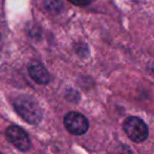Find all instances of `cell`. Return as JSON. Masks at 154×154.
<instances>
[{"label":"cell","instance_id":"1","mask_svg":"<svg viewBox=\"0 0 154 154\" xmlns=\"http://www.w3.org/2000/svg\"><path fill=\"white\" fill-rule=\"evenodd\" d=\"M17 113L29 124H38L42 119V111L36 101L26 95L18 97L14 102Z\"/></svg>","mask_w":154,"mask_h":154},{"label":"cell","instance_id":"2","mask_svg":"<svg viewBox=\"0 0 154 154\" xmlns=\"http://www.w3.org/2000/svg\"><path fill=\"white\" fill-rule=\"evenodd\" d=\"M123 129L128 137L134 143L144 142L149 134L147 124L136 116H129L126 119L123 124Z\"/></svg>","mask_w":154,"mask_h":154},{"label":"cell","instance_id":"3","mask_svg":"<svg viewBox=\"0 0 154 154\" xmlns=\"http://www.w3.org/2000/svg\"><path fill=\"white\" fill-rule=\"evenodd\" d=\"M65 128L75 135H82L86 133L89 128V122L88 120L79 112L71 111L65 116L64 118Z\"/></svg>","mask_w":154,"mask_h":154},{"label":"cell","instance_id":"4","mask_svg":"<svg viewBox=\"0 0 154 154\" xmlns=\"http://www.w3.org/2000/svg\"><path fill=\"white\" fill-rule=\"evenodd\" d=\"M6 137L8 142L14 145L18 150L27 151L31 148V140L29 137V134L19 126L12 125L6 129Z\"/></svg>","mask_w":154,"mask_h":154},{"label":"cell","instance_id":"5","mask_svg":"<svg viewBox=\"0 0 154 154\" xmlns=\"http://www.w3.org/2000/svg\"><path fill=\"white\" fill-rule=\"evenodd\" d=\"M29 73L38 84H47L49 82V73L44 66L38 61H32L29 65Z\"/></svg>","mask_w":154,"mask_h":154},{"label":"cell","instance_id":"6","mask_svg":"<svg viewBox=\"0 0 154 154\" xmlns=\"http://www.w3.org/2000/svg\"><path fill=\"white\" fill-rule=\"evenodd\" d=\"M45 6L47 8V10L51 11V12L58 13L62 8L63 4H62L61 0H46Z\"/></svg>","mask_w":154,"mask_h":154},{"label":"cell","instance_id":"7","mask_svg":"<svg viewBox=\"0 0 154 154\" xmlns=\"http://www.w3.org/2000/svg\"><path fill=\"white\" fill-rule=\"evenodd\" d=\"M68 1L71 2L72 4H75V5L85 6V5H88V4H90L92 1H94V0H68Z\"/></svg>","mask_w":154,"mask_h":154},{"label":"cell","instance_id":"8","mask_svg":"<svg viewBox=\"0 0 154 154\" xmlns=\"http://www.w3.org/2000/svg\"><path fill=\"white\" fill-rule=\"evenodd\" d=\"M0 154H2V153H0Z\"/></svg>","mask_w":154,"mask_h":154}]
</instances>
